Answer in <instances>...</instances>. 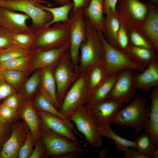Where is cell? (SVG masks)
<instances>
[{"mask_svg": "<svg viewBox=\"0 0 158 158\" xmlns=\"http://www.w3.org/2000/svg\"><path fill=\"white\" fill-rule=\"evenodd\" d=\"M149 100L148 97L137 95L120 110L113 123L130 127L136 133L140 132L148 121L150 111Z\"/></svg>", "mask_w": 158, "mask_h": 158, "instance_id": "obj_1", "label": "cell"}, {"mask_svg": "<svg viewBox=\"0 0 158 158\" xmlns=\"http://www.w3.org/2000/svg\"><path fill=\"white\" fill-rule=\"evenodd\" d=\"M85 22L86 35L80 49V55L77 70L79 73L95 65L103 64V62L104 49L97 31L86 18Z\"/></svg>", "mask_w": 158, "mask_h": 158, "instance_id": "obj_2", "label": "cell"}, {"mask_svg": "<svg viewBox=\"0 0 158 158\" xmlns=\"http://www.w3.org/2000/svg\"><path fill=\"white\" fill-rule=\"evenodd\" d=\"M104 49L103 65L107 76L116 75L125 70L142 72L146 68L134 61L125 51L117 49L107 41L102 31H97Z\"/></svg>", "mask_w": 158, "mask_h": 158, "instance_id": "obj_3", "label": "cell"}, {"mask_svg": "<svg viewBox=\"0 0 158 158\" xmlns=\"http://www.w3.org/2000/svg\"><path fill=\"white\" fill-rule=\"evenodd\" d=\"M42 4H51L44 0H0V6L28 16L32 21L31 27L36 30L45 28L52 18L50 12L42 9Z\"/></svg>", "mask_w": 158, "mask_h": 158, "instance_id": "obj_4", "label": "cell"}, {"mask_svg": "<svg viewBox=\"0 0 158 158\" xmlns=\"http://www.w3.org/2000/svg\"><path fill=\"white\" fill-rule=\"evenodd\" d=\"M40 138L46 150V155L61 158L67 154L74 152H89L73 141L53 132L42 123L40 126Z\"/></svg>", "mask_w": 158, "mask_h": 158, "instance_id": "obj_5", "label": "cell"}, {"mask_svg": "<svg viewBox=\"0 0 158 158\" xmlns=\"http://www.w3.org/2000/svg\"><path fill=\"white\" fill-rule=\"evenodd\" d=\"M88 71V70L79 73L67 92L58 109L68 120L70 115L86 103L90 97L87 85Z\"/></svg>", "mask_w": 158, "mask_h": 158, "instance_id": "obj_6", "label": "cell"}, {"mask_svg": "<svg viewBox=\"0 0 158 158\" xmlns=\"http://www.w3.org/2000/svg\"><path fill=\"white\" fill-rule=\"evenodd\" d=\"M51 27L36 30L32 48L36 50L56 48L69 40V28L67 24L57 22Z\"/></svg>", "mask_w": 158, "mask_h": 158, "instance_id": "obj_7", "label": "cell"}, {"mask_svg": "<svg viewBox=\"0 0 158 158\" xmlns=\"http://www.w3.org/2000/svg\"><path fill=\"white\" fill-rule=\"evenodd\" d=\"M53 73L56 87V98L61 107L64 96L79 73L75 68L69 50L65 52L55 66Z\"/></svg>", "mask_w": 158, "mask_h": 158, "instance_id": "obj_8", "label": "cell"}, {"mask_svg": "<svg viewBox=\"0 0 158 158\" xmlns=\"http://www.w3.org/2000/svg\"><path fill=\"white\" fill-rule=\"evenodd\" d=\"M83 9L80 8L73 11L70 13L69 20L67 23L69 28L70 55L77 72L80 47L86 35Z\"/></svg>", "mask_w": 158, "mask_h": 158, "instance_id": "obj_9", "label": "cell"}, {"mask_svg": "<svg viewBox=\"0 0 158 158\" xmlns=\"http://www.w3.org/2000/svg\"><path fill=\"white\" fill-rule=\"evenodd\" d=\"M148 12L146 3L139 0H120L115 13L127 27L140 28Z\"/></svg>", "mask_w": 158, "mask_h": 158, "instance_id": "obj_10", "label": "cell"}, {"mask_svg": "<svg viewBox=\"0 0 158 158\" xmlns=\"http://www.w3.org/2000/svg\"><path fill=\"white\" fill-rule=\"evenodd\" d=\"M68 119L75 123L77 129L92 146L100 147L102 145V136L90 116L86 106L80 107L70 115Z\"/></svg>", "mask_w": 158, "mask_h": 158, "instance_id": "obj_11", "label": "cell"}, {"mask_svg": "<svg viewBox=\"0 0 158 158\" xmlns=\"http://www.w3.org/2000/svg\"><path fill=\"white\" fill-rule=\"evenodd\" d=\"M123 102L107 99L87 107L88 111L97 127L110 126L121 109Z\"/></svg>", "mask_w": 158, "mask_h": 158, "instance_id": "obj_12", "label": "cell"}, {"mask_svg": "<svg viewBox=\"0 0 158 158\" xmlns=\"http://www.w3.org/2000/svg\"><path fill=\"white\" fill-rule=\"evenodd\" d=\"M133 71L125 70L118 74L107 99L118 100L123 103L129 102L135 97L137 88Z\"/></svg>", "mask_w": 158, "mask_h": 158, "instance_id": "obj_13", "label": "cell"}, {"mask_svg": "<svg viewBox=\"0 0 158 158\" xmlns=\"http://www.w3.org/2000/svg\"><path fill=\"white\" fill-rule=\"evenodd\" d=\"M29 18L25 14L19 13L0 6V26L12 32L35 34L36 30L26 23Z\"/></svg>", "mask_w": 158, "mask_h": 158, "instance_id": "obj_14", "label": "cell"}, {"mask_svg": "<svg viewBox=\"0 0 158 158\" xmlns=\"http://www.w3.org/2000/svg\"><path fill=\"white\" fill-rule=\"evenodd\" d=\"M70 40L64 45L57 48L46 50L33 51L34 59L32 70L53 68L59 61L64 54L69 50Z\"/></svg>", "mask_w": 158, "mask_h": 158, "instance_id": "obj_15", "label": "cell"}, {"mask_svg": "<svg viewBox=\"0 0 158 158\" xmlns=\"http://www.w3.org/2000/svg\"><path fill=\"white\" fill-rule=\"evenodd\" d=\"M27 133L23 124L20 122L13 123L11 136L3 146L0 158L17 157L18 152L25 142Z\"/></svg>", "mask_w": 158, "mask_h": 158, "instance_id": "obj_16", "label": "cell"}, {"mask_svg": "<svg viewBox=\"0 0 158 158\" xmlns=\"http://www.w3.org/2000/svg\"><path fill=\"white\" fill-rule=\"evenodd\" d=\"M37 112L42 123L49 129L60 135L69 138L79 146L84 142L78 139L73 134L69 125L61 118L44 111L37 110Z\"/></svg>", "mask_w": 158, "mask_h": 158, "instance_id": "obj_17", "label": "cell"}, {"mask_svg": "<svg viewBox=\"0 0 158 158\" xmlns=\"http://www.w3.org/2000/svg\"><path fill=\"white\" fill-rule=\"evenodd\" d=\"M140 73L134 74L136 87L147 94L153 88L158 86V56L157 54L149 65Z\"/></svg>", "mask_w": 158, "mask_h": 158, "instance_id": "obj_18", "label": "cell"}, {"mask_svg": "<svg viewBox=\"0 0 158 158\" xmlns=\"http://www.w3.org/2000/svg\"><path fill=\"white\" fill-rule=\"evenodd\" d=\"M148 12L145 20L140 28L158 51V8L157 4L147 1L146 3Z\"/></svg>", "mask_w": 158, "mask_h": 158, "instance_id": "obj_19", "label": "cell"}, {"mask_svg": "<svg viewBox=\"0 0 158 158\" xmlns=\"http://www.w3.org/2000/svg\"><path fill=\"white\" fill-rule=\"evenodd\" d=\"M148 98L151 101L149 119L144 128L151 135L154 143L158 146V86L152 88Z\"/></svg>", "mask_w": 158, "mask_h": 158, "instance_id": "obj_20", "label": "cell"}, {"mask_svg": "<svg viewBox=\"0 0 158 158\" xmlns=\"http://www.w3.org/2000/svg\"><path fill=\"white\" fill-rule=\"evenodd\" d=\"M42 70L40 92L58 110L60 106L56 98V85L53 68H47Z\"/></svg>", "mask_w": 158, "mask_h": 158, "instance_id": "obj_21", "label": "cell"}, {"mask_svg": "<svg viewBox=\"0 0 158 158\" xmlns=\"http://www.w3.org/2000/svg\"><path fill=\"white\" fill-rule=\"evenodd\" d=\"M104 0H90L86 8L83 9L84 17L97 31H103L104 20Z\"/></svg>", "mask_w": 158, "mask_h": 158, "instance_id": "obj_22", "label": "cell"}, {"mask_svg": "<svg viewBox=\"0 0 158 158\" xmlns=\"http://www.w3.org/2000/svg\"><path fill=\"white\" fill-rule=\"evenodd\" d=\"M19 114L27 125L34 141L37 140L40 138L41 120L37 112L32 105L28 104L22 107Z\"/></svg>", "mask_w": 158, "mask_h": 158, "instance_id": "obj_23", "label": "cell"}, {"mask_svg": "<svg viewBox=\"0 0 158 158\" xmlns=\"http://www.w3.org/2000/svg\"><path fill=\"white\" fill-rule=\"evenodd\" d=\"M104 17L103 35L108 42L118 49L117 36L120 25V21L115 13L109 10Z\"/></svg>", "mask_w": 158, "mask_h": 158, "instance_id": "obj_24", "label": "cell"}, {"mask_svg": "<svg viewBox=\"0 0 158 158\" xmlns=\"http://www.w3.org/2000/svg\"><path fill=\"white\" fill-rule=\"evenodd\" d=\"M118 74L107 76L103 82L90 96L86 106H91L107 99L116 80Z\"/></svg>", "mask_w": 158, "mask_h": 158, "instance_id": "obj_25", "label": "cell"}, {"mask_svg": "<svg viewBox=\"0 0 158 158\" xmlns=\"http://www.w3.org/2000/svg\"><path fill=\"white\" fill-rule=\"evenodd\" d=\"M125 52L134 61L145 68L157 54V51L131 44Z\"/></svg>", "mask_w": 158, "mask_h": 158, "instance_id": "obj_26", "label": "cell"}, {"mask_svg": "<svg viewBox=\"0 0 158 158\" xmlns=\"http://www.w3.org/2000/svg\"><path fill=\"white\" fill-rule=\"evenodd\" d=\"M74 6L73 3L71 2L56 7H50L42 5V9L50 12L52 16V19L47 24L45 28L57 22L67 24L69 19V12Z\"/></svg>", "mask_w": 158, "mask_h": 158, "instance_id": "obj_27", "label": "cell"}, {"mask_svg": "<svg viewBox=\"0 0 158 158\" xmlns=\"http://www.w3.org/2000/svg\"><path fill=\"white\" fill-rule=\"evenodd\" d=\"M97 130L102 136H104L113 140L115 143L116 149L120 152H125L130 147L136 148L135 141L121 137L113 131L110 126L97 127Z\"/></svg>", "mask_w": 158, "mask_h": 158, "instance_id": "obj_28", "label": "cell"}, {"mask_svg": "<svg viewBox=\"0 0 158 158\" xmlns=\"http://www.w3.org/2000/svg\"><path fill=\"white\" fill-rule=\"evenodd\" d=\"M35 105L37 110L47 112L61 118L69 125L73 131L81 137H83V136L75 129L71 121L66 118L40 92L38 94L35 99Z\"/></svg>", "mask_w": 158, "mask_h": 158, "instance_id": "obj_29", "label": "cell"}, {"mask_svg": "<svg viewBox=\"0 0 158 158\" xmlns=\"http://www.w3.org/2000/svg\"><path fill=\"white\" fill-rule=\"evenodd\" d=\"M107 76L102 64L95 65L88 69L87 85L90 96Z\"/></svg>", "mask_w": 158, "mask_h": 158, "instance_id": "obj_30", "label": "cell"}, {"mask_svg": "<svg viewBox=\"0 0 158 158\" xmlns=\"http://www.w3.org/2000/svg\"><path fill=\"white\" fill-rule=\"evenodd\" d=\"M128 30L131 44L157 51L152 43L142 31L140 28L129 27Z\"/></svg>", "mask_w": 158, "mask_h": 158, "instance_id": "obj_31", "label": "cell"}, {"mask_svg": "<svg viewBox=\"0 0 158 158\" xmlns=\"http://www.w3.org/2000/svg\"><path fill=\"white\" fill-rule=\"evenodd\" d=\"M135 142L138 151L146 155L148 158H152L157 149L151 135L145 131L136 138Z\"/></svg>", "mask_w": 158, "mask_h": 158, "instance_id": "obj_32", "label": "cell"}, {"mask_svg": "<svg viewBox=\"0 0 158 158\" xmlns=\"http://www.w3.org/2000/svg\"><path fill=\"white\" fill-rule=\"evenodd\" d=\"M32 54L1 62V69H9L24 72L28 70Z\"/></svg>", "mask_w": 158, "mask_h": 158, "instance_id": "obj_33", "label": "cell"}, {"mask_svg": "<svg viewBox=\"0 0 158 158\" xmlns=\"http://www.w3.org/2000/svg\"><path fill=\"white\" fill-rule=\"evenodd\" d=\"M34 34L12 32L11 37L15 46L24 49L32 50L30 49L33 45Z\"/></svg>", "mask_w": 158, "mask_h": 158, "instance_id": "obj_34", "label": "cell"}, {"mask_svg": "<svg viewBox=\"0 0 158 158\" xmlns=\"http://www.w3.org/2000/svg\"><path fill=\"white\" fill-rule=\"evenodd\" d=\"M0 75L13 87L17 88L25 75V72L9 69H1Z\"/></svg>", "mask_w": 158, "mask_h": 158, "instance_id": "obj_35", "label": "cell"}, {"mask_svg": "<svg viewBox=\"0 0 158 158\" xmlns=\"http://www.w3.org/2000/svg\"><path fill=\"white\" fill-rule=\"evenodd\" d=\"M32 53V50L24 49L14 45L0 54V62L31 55Z\"/></svg>", "mask_w": 158, "mask_h": 158, "instance_id": "obj_36", "label": "cell"}, {"mask_svg": "<svg viewBox=\"0 0 158 158\" xmlns=\"http://www.w3.org/2000/svg\"><path fill=\"white\" fill-rule=\"evenodd\" d=\"M120 25L117 36L118 49L125 51L131 44L128 27L120 20Z\"/></svg>", "mask_w": 158, "mask_h": 158, "instance_id": "obj_37", "label": "cell"}, {"mask_svg": "<svg viewBox=\"0 0 158 158\" xmlns=\"http://www.w3.org/2000/svg\"><path fill=\"white\" fill-rule=\"evenodd\" d=\"M41 81V73L35 72L26 81L24 87L26 96L30 97L35 92Z\"/></svg>", "mask_w": 158, "mask_h": 158, "instance_id": "obj_38", "label": "cell"}, {"mask_svg": "<svg viewBox=\"0 0 158 158\" xmlns=\"http://www.w3.org/2000/svg\"><path fill=\"white\" fill-rule=\"evenodd\" d=\"M34 142L33 137L30 131L28 132L25 142L18 152L17 157L29 158L33 151Z\"/></svg>", "mask_w": 158, "mask_h": 158, "instance_id": "obj_39", "label": "cell"}, {"mask_svg": "<svg viewBox=\"0 0 158 158\" xmlns=\"http://www.w3.org/2000/svg\"><path fill=\"white\" fill-rule=\"evenodd\" d=\"M12 32L0 26V49L10 48L14 46L11 37Z\"/></svg>", "mask_w": 158, "mask_h": 158, "instance_id": "obj_40", "label": "cell"}, {"mask_svg": "<svg viewBox=\"0 0 158 158\" xmlns=\"http://www.w3.org/2000/svg\"><path fill=\"white\" fill-rule=\"evenodd\" d=\"M16 114V109L3 104L0 106V123L6 124L14 118Z\"/></svg>", "mask_w": 158, "mask_h": 158, "instance_id": "obj_41", "label": "cell"}, {"mask_svg": "<svg viewBox=\"0 0 158 158\" xmlns=\"http://www.w3.org/2000/svg\"><path fill=\"white\" fill-rule=\"evenodd\" d=\"M15 93L13 87L0 75V100Z\"/></svg>", "mask_w": 158, "mask_h": 158, "instance_id": "obj_42", "label": "cell"}, {"mask_svg": "<svg viewBox=\"0 0 158 158\" xmlns=\"http://www.w3.org/2000/svg\"><path fill=\"white\" fill-rule=\"evenodd\" d=\"M38 140L35 147L29 158H39L46 154V150L41 139L40 141H39V139Z\"/></svg>", "mask_w": 158, "mask_h": 158, "instance_id": "obj_43", "label": "cell"}, {"mask_svg": "<svg viewBox=\"0 0 158 158\" xmlns=\"http://www.w3.org/2000/svg\"><path fill=\"white\" fill-rule=\"evenodd\" d=\"M122 158H148L144 154L139 152L135 148L130 147L125 152Z\"/></svg>", "mask_w": 158, "mask_h": 158, "instance_id": "obj_44", "label": "cell"}, {"mask_svg": "<svg viewBox=\"0 0 158 158\" xmlns=\"http://www.w3.org/2000/svg\"><path fill=\"white\" fill-rule=\"evenodd\" d=\"M3 104L17 110L19 105L20 99L18 96L15 93L6 98Z\"/></svg>", "mask_w": 158, "mask_h": 158, "instance_id": "obj_45", "label": "cell"}, {"mask_svg": "<svg viewBox=\"0 0 158 158\" xmlns=\"http://www.w3.org/2000/svg\"><path fill=\"white\" fill-rule=\"evenodd\" d=\"M118 0H104V13L105 14L109 11L115 13Z\"/></svg>", "mask_w": 158, "mask_h": 158, "instance_id": "obj_46", "label": "cell"}, {"mask_svg": "<svg viewBox=\"0 0 158 158\" xmlns=\"http://www.w3.org/2000/svg\"><path fill=\"white\" fill-rule=\"evenodd\" d=\"M74 5L72 10L75 11L77 9L82 8H85L89 5L90 0H73Z\"/></svg>", "mask_w": 158, "mask_h": 158, "instance_id": "obj_47", "label": "cell"}, {"mask_svg": "<svg viewBox=\"0 0 158 158\" xmlns=\"http://www.w3.org/2000/svg\"><path fill=\"white\" fill-rule=\"evenodd\" d=\"M6 124L0 123V142L1 141L6 128Z\"/></svg>", "mask_w": 158, "mask_h": 158, "instance_id": "obj_48", "label": "cell"}, {"mask_svg": "<svg viewBox=\"0 0 158 158\" xmlns=\"http://www.w3.org/2000/svg\"><path fill=\"white\" fill-rule=\"evenodd\" d=\"M108 153L107 150L106 149L100 151L98 153V156L99 158H102L104 157Z\"/></svg>", "mask_w": 158, "mask_h": 158, "instance_id": "obj_49", "label": "cell"}, {"mask_svg": "<svg viewBox=\"0 0 158 158\" xmlns=\"http://www.w3.org/2000/svg\"><path fill=\"white\" fill-rule=\"evenodd\" d=\"M54 2L61 5L70 2V0H54Z\"/></svg>", "mask_w": 158, "mask_h": 158, "instance_id": "obj_50", "label": "cell"}, {"mask_svg": "<svg viewBox=\"0 0 158 158\" xmlns=\"http://www.w3.org/2000/svg\"><path fill=\"white\" fill-rule=\"evenodd\" d=\"M152 158H158V149L156 150Z\"/></svg>", "mask_w": 158, "mask_h": 158, "instance_id": "obj_51", "label": "cell"}, {"mask_svg": "<svg viewBox=\"0 0 158 158\" xmlns=\"http://www.w3.org/2000/svg\"><path fill=\"white\" fill-rule=\"evenodd\" d=\"M147 1H151L155 4H157L158 2V0H147Z\"/></svg>", "mask_w": 158, "mask_h": 158, "instance_id": "obj_52", "label": "cell"}, {"mask_svg": "<svg viewBox=\"0 0 158 158\" xmlns=\"http://www.w3.org/2000/svg\"><path fill=\"white\" fill-rule=\"evenodd\" d=\"M8 49V48L6 49H0V54L2 53V52H3L4 51H5L7 50Z\"/></svg>", "mask_w": 158, "mask_h": 158, "instance_id": "obj_53", "label": "cell"}, {"mask_svg": "<svg viewBox=\"0 0 158 158\" xmlns=\"http://www.w3.org/2000/svg\"><path fill=\"white\" fill-rule=\"evenodd\" d=\"M1 63H0V71H1Z\"/></svg>", "mask_w": 158, "mask_h": 158, "instance_id": "obj_54", "label": "cell"}]
</instances>
